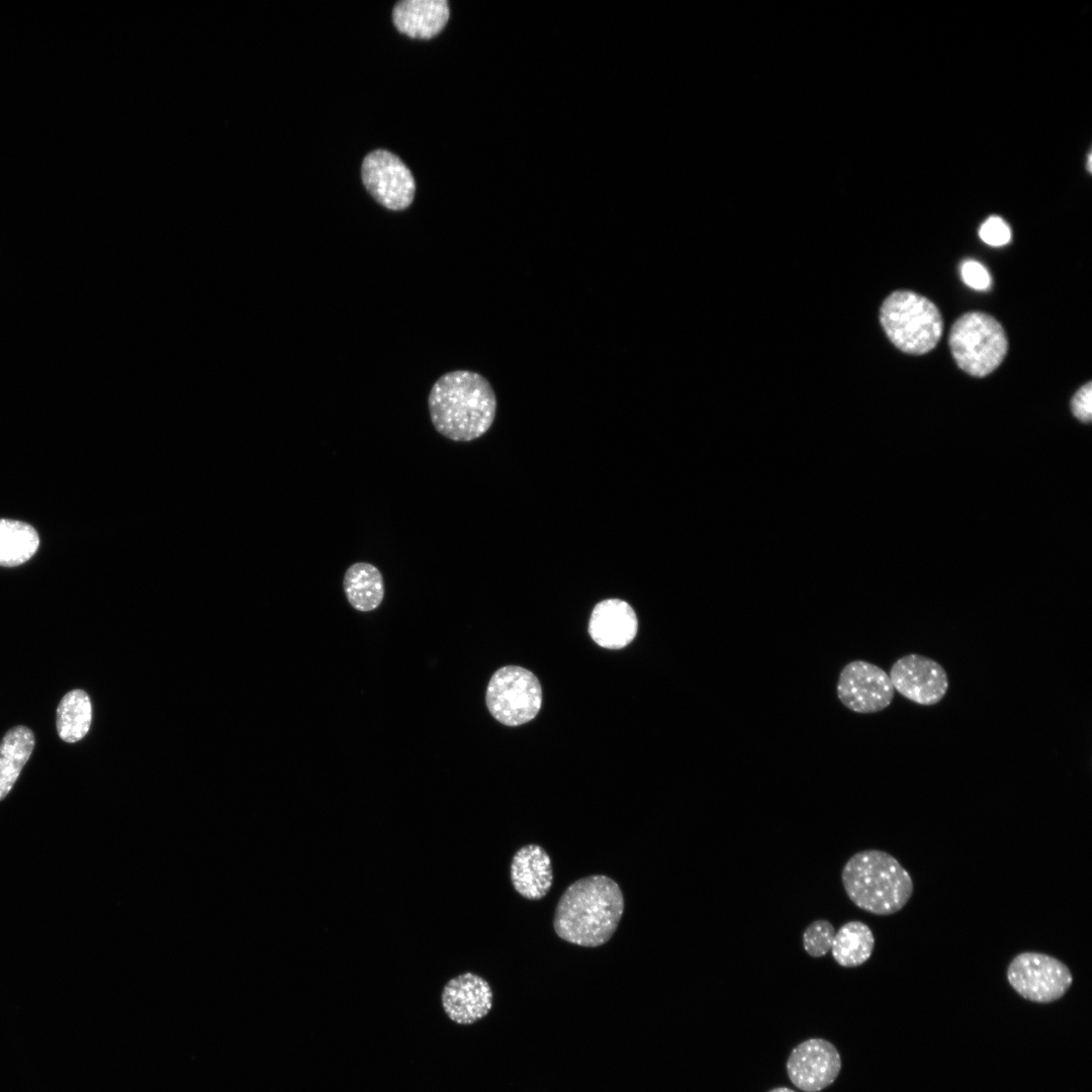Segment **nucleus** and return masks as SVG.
<instances>
[{"label":"nucleus","instance_id":"1","mask_svg":"<svg viewBox=\"0 0 1092 1092\" xmlns=\"http://www.w3.org/2000/svg\"><path fill=\"white\" fill-rule=\"evenodd\" d=\"M624 912V897L617 882L592 875L570 884L554 913L555 933L569 943L597 947L615 933Z\"/></svg>","mask_w":1092,"mask_h":1092},{"label":"nucleus","instance_id":"2","mask_svg":"<svg viewBox=\"0 0 1092 1092\" xmlns=\"http://www.w3.org/2000/svg\"><path fill=\"white\" fill-rule=\"evenodd\" d=\"M428 407L435 430L454 442H470L491 427L496 412L494 391L481 374L450 371L433 384Z\"/></svg>","mask_w":1092,"mask_h":1092},{"label":"nucleus","instance_id":"3","mask_svg":"<svg viewBox=\"0 0 1092 1092\" xmlns=\"http://www.w3.org/2000/svg\"><path fill=\"white\" fill-rule=\"evenodd\" d=\"M841 881L849 900L875 915L900 911L914 889L909 873L898 859L879 849L851 855L842 868Z\"/></svg>","mask_w":1092,"mask_h":1092},{"label":"nucleus","instance_id":"4","mask_svg":"<svg viewBox=\"0 0 1092 1092\" xmlns=\"http://www.w3.org/2000/svg\"><path fill=\"white\" fill-rule=\"evenodd\" d=\"M880 320L890 341L901 351L913 355L932 350L943 329L936 305L908 290L895 291L885 299Z\"/></svg>","mask_w":1092,"mask_h":1092},{"label":"nucleus","instance_id":"5","mask_svg":"<svg viewBox=\"0 0 1092 1092\" xmlns=\"http://www.w3.org/2000/svg\"><path fill=\"white\" fill-rule=\"evenodd\" d=\"M948 343L958 366L976 377L994 371L1008 348L1002 326L993 316L980 311L961 315L950 329Z\"/></svg>","mask_w":1092,"mask_h":1092},{"label":"nucleus","instance_id":"6","mask_svg":"<svg viewBox=\"0 0 1092 1092\" xmlns=\"http://www.w3.org/2000/svg\"><path fill=\"white\" fill-rule=\"evenodd\" d=\"M485 703L490 715L506 726H519L533 720L540 711L542 689L530 670L508 665L490 677Z\"/></svg>","mask_w":1092,"mask_h":1092},{"label":"nucleus","instance_id":"7","mask_svg":"<svg viewBox=\"0 0 1092 1092\" xmlns=\"http://www.w3.org/2000/svg\"><path fill=\"white\" fill-rule=\"evenodd\" d=\"M1007 980L1013 990L1025 1000L1052 1003L1070 989L1073 976L1066 964L1046 953L1024 951L1008 965Z\"/></svg>","mask_w":1092,"mask_h":1092},{"label":"nucleus","instance_id":"8","mask_svg":"<svg viewBox=\"0 0 1092 1092\" xmlns=\"http://www.w3.org/2000/svg\"><path fill=\"white\" fill-rule=\"evenodd\" d=\"M362 181L371 196L390 210H403L415 196L414 177L404 163L392 153L376 150L362 163Z\"/></svg>","mask_w":1092,"mask_h":1092},{"label":"nucleus","instance_id":"9","mask_svg":"<svg viewBox=\"0 0 1092 1092\" xmlns=\"http://www.w3.org/2000/svg\"><path fill=\"white\" fill-rule=\"evenodd\" d=\"M894 691L889 674L864 660L848 662L839 673L836 688L841 704L860 714L877 713L888 708L893 701Z\"/></svg>","mask_w":1092,"mask_h":1092},{"label":"nucleus","instance_id":"10","mask_svg":"<svg viewBox=\"0 0 1092 1092\" xmlns=\"http://www.w3.org/2000/svg\"><path fill=\"white\" fill-rule=\"evenodd\" d=\"M791 1082L804 1092H819L831 1085L841 1070V1058L830 1041L813 1037L797 1044L787 1060Z\"/></svg>","mask_w":1092,"mask_h":1092},{"label":"nucleus","instance_id":"11","mask_svg":"<svg viewBox=\"0 0 1092 1092\" xmlns=\"http://www.w3.org/2000/svg\"><path fill=\"white\" fill-rule=\"evenodd\" d=\"M889 677L894 690L901 696L922 706L939 703L948 689L944 668L932 658L920 654H908L896 660Z\"/></svg>","mask_w":1092,"mask_h":1092},{"label":"nucleus","instance_id":"12","mask_svg":"<svg viewBox=\"0 0 1092 1092\" xmlns=\"http://www.w3.org/2000/svg\"><path fill=\"white\" fill-rule=\"evenodd\" d=\"M493 993L482 977L466 972L450 979L441 992V1004L447 1017L461 1025L473 1024L491 1010Z\"/></svg>","mask_w":1092,"mask_h":1092},{"label":"nucleus","instance_id":"13","mask_svg":"<svg viewBox=\"0 0 1092 1092\" xmlns=\"http://www.w3.org/2000/svg\"><path fill=\"white\" fill-rule=\"evenodd\" d=\"M637 630V616L625 601L605 600L600 602L592 612L588 633L601 647L623 648L634 639Z\"/></svg>","mask_w":1092,"mask_h":1092},{"label":"nucleus","instance_id":"14","mask_svg":"<svg viewBox=\"0 0 1092 1092\" xmlns=\"http://www.w3.org/2000/svg\"><path fill=\"white\" fill-rule=\"evenodd\" d=\"M510 877L514 889L528 900H540L553 882L551 858L538 844H527L513 856Z\"/></svg>","mask_w":1092,"mask_h":1092},{"label":"nucleus","instance_id":"15","mask_svg":"<svg viewBox=\"0 0 1092 1092\" xmlns=\"http://www.w3.org/2000/svg\"><path fill=\"white\" fill-rule=\"evenodd\" d=\"M449 14L446 0H403L394 6L392 21L401 33L427 39L444 28Z\"/></svg>","mask_w":1092,"mask_h":1092},{"label":"nucleus","instance_id":"16","mask_svg":"<svg viewBox=\"0 0 1092 1092\" xmlns=\"http://www.w3.org/2000/svg\"><path fill=\"white\" fill-rule=\"evenodd\" d=\"M343 588L349 604L359 612L377 609L385 593L380 570L368 562H356L347 568Z\"/></svg>","mask_w":1092,"mask_h":1092},{"label":"nucleus","instance_id":"17","mask_svg":"<svg viewBox=\"0 0 1092 1092\" xmlns=\"http://www.w3.org/2000/svg\"><path fill=\"white\" fill-rule=\"evenodd\" d=\"M34 747V736L26 726L9 729L0 741V801L10 792Z\"/></svg>","mask_w":1092,"mask_h":1092},{"label":"nucleus","instance_id":"18","mask_svg":"<svg viewBox=\"0 0 1092 1092\" xmlns=\"http://www.w3.org/2000/svg\"><path fill=\"white\" fill-rule=\"evenodd\" d=\"M874 946L875 937L871 928L862 921L852 920L835 932L831 953L839 966L855 968L871 958Z\"/></svg>","mask_w":1092,"mask_h":1092},{"label":"nucleus","instance_id":"19","mask_svg":"<svg viewBox=\"0 0 1092 1092\" xmlns=\"http://www.w3.org/2000/svg\"><path fill=\"white\" fill-rule=\"evenodd\" d=\"M92 707L89 696L80 689L67 693L57 708V731L69 743L81 740L89 731Z\"/></svg>","mask_w":1092,"mask_h":1092},{"label":"nucleus","instance_id":"20","mask_svg":"<svg viewBox=\"0 0 1092 1092\" xmlns=\"http://www.w3.org/2000/svg\"><path fill=\"white\" fill-rule=\"evenodd\" d=\"M38 546L39 537L32 526L0 519V565H20L34 555Z\"/></svg>","mask_w":1092,"mask_h":1092},{"label":"nucleus","instance_id":"21","mask_svg":"<svg viewBox=\"0 0 1092 1092\" xmlns=\"http://www.w3.org/2000/svg\"><path fill=\"white\" fill-rule=\"evenodd\" d=\"M835 934L831 922L818 919L810 923L803 933V946L812 958H822L831 949Z\"/></svg>","mask_w":1092,"mask_h":1092},{"label":"nucleus","instance_id":"22","mask_svg":"<svg viewBox=\"0 0 1092 1092\" xmlns=\"http://www.w3.org/2000/svg\"><path fill=\"white\" fill-rule=\"evenodd\" d=\"M979 236L986 244L1000 247L1010 242L1011 231L1004 219L999 216H990L982 223Z\"/></svg>","mask_w":1092,"mask_h":1092},{"label":"nucleus","instance_id":"23","mask_svg":"<svg viewBox=\"0 0 1092 1092\" xmlns=\"http://www.w3.org/2000/svg\"><path fill=\"white\" fill-rule=\"evenodd\" d=\"M961 275L964 282L976 290H986L991 285L988 270L978 261H965L961 267Z\"/></svg>","mask_w":1092,"mask_h":1092},{"label":"nucleus","instance_id":"24","mask_svg":"<svg viewBox=\"0 0 1092 1092\" xmlns=\"http://www.w3.org/2000/svg\"><path fill=\"white\" fill-rule=\"evenodd\" d=\"M1073 415L1084 423H1089L1092 417V383L1088 381L1073 396L1071 401Z\"/></svg>","mask_w":1092,"mask_h":1092},{"label":"nucleus","instance_id":"25","mask_svg":"<svg viewBox=\"0 0 1092 1092\" xmlns=\"http://www.w3.org/2000/svg\"><path fill=\"white\" fill-rule=\"evenodd\" d=\"M768 1092H795V1091L788 1088V1087H777V1088H774V1089L769 1090Z\"/></svg>","mask_w":1092,"mask_h":1092}]
</instances>
